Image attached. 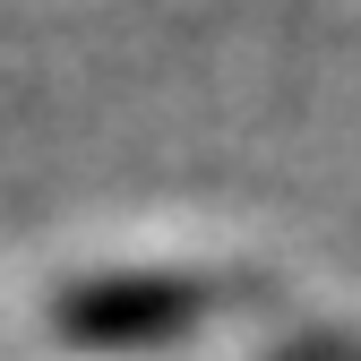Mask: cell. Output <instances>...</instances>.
<instances>
[{
    "label": "cell",
    "mask_w": 361,
    "mask_h": 361,
    "mask_svg": "<svg viewBox=\"0 0 361 361\" xmlns=\"http://www.w3.org/2000/svg\"><path fill=\"white\" fill-rule=\"evenodd\" d=\"M267 327H276V319H267ZM258 327V336H267ZM258 336H241V344H215V353H155V361H250V344ZM52 361H138V353H52Z\"/></svg>",
    "instance_id": "obj_1"
}]
</instances>
